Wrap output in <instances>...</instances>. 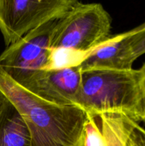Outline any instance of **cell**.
I'll use <instances>...</instances> for the list:
<instances>
[{
    "label": "cell",
    "mask_w": 145,
    "mask_h": 146,
    "mask_svg": "<svg viewBox=\"0 0 145 146\" xmlns=\"http://www.w3.org/2000/svg\"><path fill=\"white\" fill-rule=\"evenodd\" d=\"M7 101H8V99L7 98V97L0 91V112L3 109V108H4L5 104L7 103Z\"/></svg>",
    "instance_id": "14"
},
{
    "label": "cell",
    "mask_w": 145,
    "mask_h": 146,
    "mask_svg": "<svg viewBox=\"0 0 145 146\" xmlns=\"http://www.w3.org/2000/svg\"><path fill=\"white\" fill-rule=\"evenodd\" d=\"M126 41L129 56L134 62L145 54V22L128 31Z\"/></svg>",
    "instance_id": "10"
},
{
    "label": "cell",
    "mask_w": 145,
    "mask_h": 146,
    "mask_svg": "<svg viewBox=\"0 0 145 146\" xmlns=\"http://www.w3.org/2000/svg\"><path fill=\"white\" fill-rule=\"evenodd\" d=\"M109 146H124V145H121V144H118V143H113V144H111V145H109Z\"/></svg>",
    "instance_id": "16"
},
{
    "label": "cell",
    "mask_w": 145,
    "mask_h": 146,
    "mask_svg": "<svg viewBox=\"0 0 145 146\" xmlns=\"http://www.w3.org/2000/svg\"><path fill=\"white\" fill-rule=\"evenodd\" d=\"M129 140L131 146H145V129L129 118Z\"/></svg>",
    "instance_id": "12"
},
{
    "label": "cell",
    "mask_w": 145,
    "mask_h": 146,
    "mask_svg": "<svg viewBox=\"0 0 145 146\" xmlns=\"http://www.w3.org/2000/svg\"><path fill=\"white\" fill-rule=\"evenodd\" d=\"M0 146H31L29 129L9 100L0 112Z\"/></svg>",
    "instance_id": "8"
},
{
    "label": "cell",
    "mask_w": 145,
    "mask_h": 146,
    "mask_svg": "<svg viewBox=\"0 0 145 146\" xmlns=\"http://www.w3.org/2000/svg\"><path fill=\"white\" fill-rule=\"evenodd\" d=\"M139 87L141 96L137 108L136 120L137 123L142 122L145 124V73L141 74L139 77Z\"/></svg>",
    "instance_id": "13"
},
{
    "label": "cell",
    "mask_w": 145,
    "mask_h": 146,
    "mask_svg": "<svg viewBox=\"0 0 145 146\" xmlns=\"http://www.w3.org/2000/svg\"><path fill=\"white\" fill-rule=\"evenodd\" d=\"M111 24L110 15L102 4L79 1L58 20L50 48L93 50L110 37Z\"/></svg>",
    "instance_id": "3"
},
{
    "label": "cell",
    "mask_w": 145,
    "mask_h": 146,
    "mask_svg": "<svg viewBox=\"0 0 145 146\" xmlns=\"http://www.w3.org/2000/svg\"><path fill=\"white\" fill-rule=\"evenodd\" d=\"M127 35V31L110 36L98 46L79 67L81 72L90 70L132 69L134 61L128 52Z\"/></svg>",
    "instance_id": "7"
},
{
    "label": "cell",
    "mask_w": 145,
    "mask_h": 146,
    "mask_svg": "<svg viewBox=\"0 0 145 146\" xmlns=\"http://www.w3.org/2000/svg\"><path fill=\"white\" fill-rule=\"evenodd\" d=\"M140 96L138 70H90L82 72L75 106L94 118L122 114L137 122Z\"/></svg>",
    "instance_id": "2"
},
{
    "label": "cell",
    "mask_w": 145,
    "mask_h": 146,
    "mask_svg": "<svg viewBox=\"0 0 145 146\" xmlns=\"http://www.w3.org/2000/svg\"><path fill=\"white\" fill-rule=\"evenodd\" d=\"M84 146H107L106 141L95 122V118L88 116L85 125Z\"/></svg>",
    "instance_id": "11"
},
{
    "label": "cell",
    "mask_w": 145,
    "mask_h": 146,
    "mask_svg": "<svg viewBox=\"0 0 145 146\" xmlns=\"http://www.w3.org/2000/svg\"><path fill=\"white\" fill-rule=\"evenodd\" d=\"M0 91L25 121L31 146H84L87 114L75 106H61L32 94L0 66Z\"/></svg>",
    "instance_id": "1"
},
{
    "label": "cell",
    "mask_w": 145,
    "mask_h": 146,
    "mask_svg": "<svg viewBox=\"0 0 145 146\" xmlns=\"http://www.w3.org/2000/svg\"><path fill=\"white\" fill-rule=\"evenodd\" d=\"M95 49L83 51L68 47L50 48L46 62L41 71H58L80 67Z\"/></svg>",
    "instance_id": "9"
},
{
    "label": "cell",
    "mask_w": 145,
    "mask_h": 146,
    "mask_svg": "<svg viewBox=\"0 0 145 146\" xmlns=\"http://www.w3.org/2000/svg\"><path fill=\"white\" fill-rule=\"evenodd\" d=\"M58 19L30 31L0 55V66L18 84L23 85L36 72L41 71L45 64L51 37Z\"/></svg>",
    "instance_id": "5"
},
{
    "label": "cell",
    "mask_w": 145,
    "mask_h": 146,
    "mask_svg": "<svg viewBox=\"0 0 145 146\" xmlns=\"http://www.w3.org/2000/svg\"><path fill=\"white\" fill-rule=\"evenodd\" d=\"M125 146H131L130 142H129V135H128V138H127V140L126 143H125Z\"/></svg>",
    "instance_id": "15"
},
{
    "label": "cell",
    "mask_w": 145,
    "mask_h": 146,
    "mask_svg": "<svg viewBox=\"0 0 145 146\" xmlns=\"http://www.w3.org/2000/svg\"><path fill=\"white\" fill-rule=\"evenodd\" d=\"M82 78L79 67L58 71H38L21 86L47 101L75 106Z\"/></svg>",
    "instance_id": "6"
},
{
    "label": "cell",
    "mask_w": 145,
    "mask_h": 146,
    "mask_svg": "<svg viewBox=\"0 0 145 146\" xmlns=\"http://www.w3.org/2000/svg\"><path fill=\"white\" fill-rule=\"evenodd\" d=\"M75 0H0V31L7 47L44 24L63 17Z\"/></svg>",
    "instance_id": "4"
}]
</instances>
